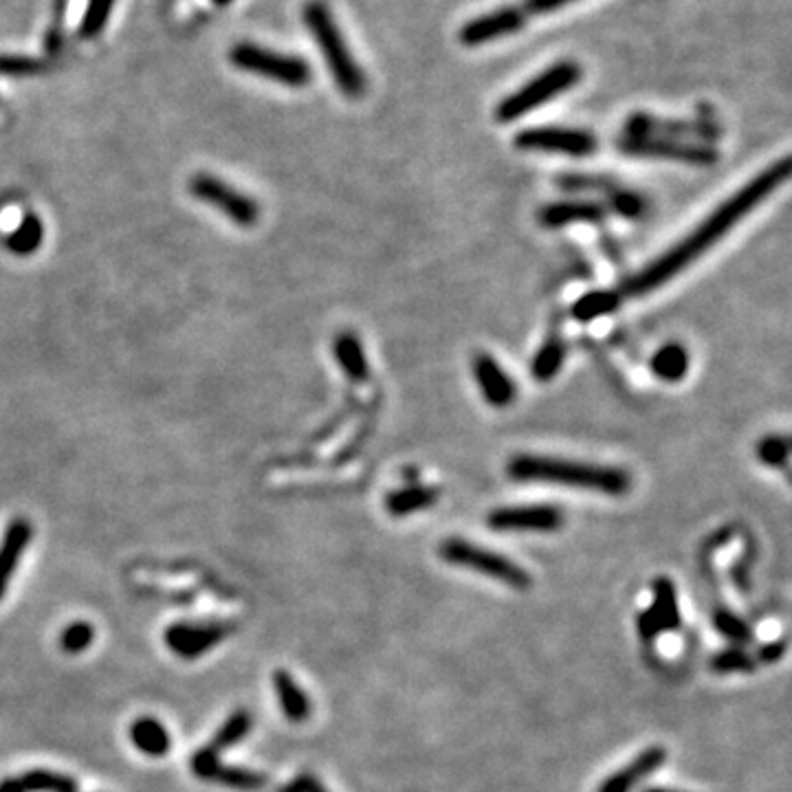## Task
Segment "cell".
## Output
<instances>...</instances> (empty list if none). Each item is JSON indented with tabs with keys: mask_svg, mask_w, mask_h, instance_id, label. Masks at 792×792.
<instances>
[{
	"mask_svg": "<svg viewBox=\"0 0 792 792\" xmlns=\"http://www.w3.org/2000/svg\"><path fill=\"white\" fill-rule=\"evenodd\" d=\"M788 176H790L788 157L768 165V168L764 172H759L753 181H748L740 192H735L729 201L715 209V212L704 220V223L693 229L685 240H680L676 247H671L656 262H652L641 273L634 275L632 280H627L623 286V293L630 297H638L649 291H656L671 278H676V275L680 271H685L693 260H698L704 251H709L715 242L729 234V231L740 223L742 218L751 214L759 203H764L781 183H786Z\"/></svg>",
	"mask_w": 792,
	"mask_h": 792,
	"instance_id": "1",
	"label": "cell"
},
{
	"mask_svg": "<svg viewBox=\"0 0 792 792\" xmlns=\"http://www.w3.org/2000/svg\"><path fill=\"white\" fill-rule=\"evenodd\" d=\"M506 471L515 482L559 484V487L597 491L603 495H614V498L625 495L632 487L630 473L621 467L546 456H517L509 462Z\"/></svg>",
	"mask_w": 792,
	"mask_h": 792,
	"instance_id": "2",
	"label": "cell"
},
{
	"mask_svg": "<svg viewBox=\"0 0 792 792\" xmlns=\"http://www.w3.org/2000/svg\"><path fill=\"white\" fill-rule=\"evenodd\" d=\"M304 25L311 31L315 44L324 55V62L337 88L350 99L366 93V75H363L355 55L348 49L335 16L322 0H311L304 5Z\"/></svg>",
	"mask_w": 792,
	"mask_h": 792,
	"instance_id": "3",
	"label": "cell"
},
{
	"mask_svg": "<svg viewBox=\"0 0 792 792\" xmlns=\"http://www.w3.org/2000/svg\"><path fill=\"white\" fill-rule=\"evenodd\" d=\"M583 77L581 66L572 60H561L550 64L539 75H535L531 82L517 88L515 93L506 95L502 102L495 108V119L500 124H511V121L520 119L528 113H533L542 104L550 102L559 95L570 91Z\"/></svg>",
	"mask_w": 792,
	"mask_h": 792,
	"instance_id": "4",
	"label": "cell"
},
{
	"mask_svg": "<svg viewBox=\"0 0 792 792\" xmlns=\"http://www.w3.org/2000/svg\"><path fill=\"white\" fill-rule=\"evenodd\" d=\"M438 553L451 566L480 572V575L500 581L513 590H528L533 586L531 575L522 566H517L513 559L493 553V550L480 548L478 544L467 542V539L451 537L440 544Z\"/></svg>",
	"mask_w": 792,
	"mask_h": 792,
	"instance_id": "5",
	"label": "cell"
},
{
	"mask_svg": "<svg viewBox=\"0 0 792 792\" xmlns=\"http://www.w3.org/2000/svg\"><path fill=\"white\" fill-rule=\"evenodd\" d=\"M229 60L236 69L264 77V80L278 82L291 88H302L311 82V64L297 55L280 53L253 42H240L229 51Z\"/></svg>",
	"mask_w": 792,
	"mask_h": 792,
	"instance_id": "6",
	"label": "cell"
},
{
	"mask_svg": "<svg viewBox=\"0 0 792 792\" xmlns=\"http://www.w3.org/2000/svg\"><path fill=\"white\" fill-rule=\"evenodd\" d=\"M619 150L630 154V157L641 159H660V161H678L696 168H709L720 159L718 150L711 143L700 141H676L663 137H627L619 139Z\"/></svg>",
	"mask_w": 792,
	"mask_h": 792,
	"instance_id": "7",
	"label": "cell"
},
{
	"mask_svg": "<svg viewBox=\"0 0 792 792\" xmlns=\"http://www.w3.org/2000/svg\"><path fill=\"white\" fill-rule=\"evenodd\" d=\"M190 192L198 201L220 209V214H225L231 223L240 227H251L258 223V203L251 196L236 190V187L216 179L214 174H196L190 181Z\"/></svg>",
	"mask_w": 792,
	"mask_h": 792,
	"instance_id": "8",
	"label": "cell"
},
{
	"mask_svg": "<svg viewBox=\"0 0 792 792\" xmlns=\"http://www.w3.org/2000/svg\"><path fill=\"white\" fill-rule=\"evenodd\" d=\"M515 148L526 152H550L568 154V157H588L597 150V137L588 130L561 128V126H539L517 132Z\"/></svg>",
	"mask_w": 792,
	"mask_h": 792,
	"instance_id": "9",
	"label": "cell"
},
{
	"mask_svg": "<svg viewBox=\"0 0 792 792\" xmlns=\"http://www.w3.org/2000/svg\"><path fill=\"white\" fill-rule=\"evenodd\" d=\"M627 137H663L676 141H700L711 143L720 137V128L713 121H682V119H663L647 113H636L625 121Z\"/></svg>",
	"mask_w": 792,
	"mask_h": 792,
	"instance_id": "10",
	"label": "cell"
},
{
	"mask_svg": "<svg viewBox=\"0 0 792 792\" xmlns=\"http://www.w3.org/2000/svg\"><path fill=\"white\" fill-rule=\"evenodd\" d=\"M487 524L498 533H555L564 524V513L553 504L502 506L489 513Z\"/></svg>",
	"mask_w": 792,
	"mask_h": 792,
	"instance_id": "11",
	"label": "cell"
},
{
	"mask_svg": "<svg viewBox=\"0 0 792 792\" xmlns=\"http://www.w3.org/2000/svg\"><path fill=\"white\" fill-rule=\"evenodd\" d=\"M234 632V625L225 621H203V623H174L165 630V645L181 658H198L207 649L216 647L220 641Z\"/></svg>",
	"mask_w": 792,
	"mask_h": 792,
	"instance_id": "12",
	"label": "cell"
},
{
	"mask_svg": "<svg viewBox=\"0 0 792 792\" xmlns=\"http://www.w3.org/2000/svg\"><path fill=\"white\" fill-rule=\"evenodd\" d=\"M526 22V11L522 7H500L487 11L478 18L469 20L465 27L460 29V42L467 44V47H480V44H487L493 40H500L511 36V33L520 31Z\"/></svg>",
	"mask_w": 792,
	"mask_h": 792,
	"instance_id": "13",
	"label": "cell"
},
{
	"mask_svg": "<svg viewBox=\"0 0 792 792\" xmlns=\"http://www.w3.org/2000/svg\"><path fill=\"white\" fill-rule=\"evenodd\" d=\"M473 377H476L480 392L491 407H509L517 396L515 381L504 372V368L491 355H480L473 359Z\"/></svg>",
	"mask_w": 792,
	"mask_h": 792,
	"instance_id": "14",
	"label": "cell"
},
{
	"mask_svg": "<svg viewBox=\"0 0 792 792\" xmlns=\"http://www.w3.org/2000/svg\"><path fill=\"white\" fill-rule=\"evenodd\" d=\"M192 773L196 777H201L205 781H216V784H223L236 790H258L267 784V777L260 773H253V770L236 768V766H225L220 764V759L207 757L201 751H196L192 755L190 762Z\"/></svg>",
	"mask_w": 792,
	"mask_h": 792,
	"instance_id": "15",
	"label": "cell"
},
{
	"mask_svg": "<svg viewBox=\"0 0 792 792\" xmlns=\"http://www.w3.org/2000/svg\"><path fill=\"white\" fill-rule=\"evenodd\" d=\"M667 751L663 746H649L643 753H638L630 764H625L621 770H616L608 779L603 781L597 792H632L634 786L641 784L645 777L665 764Z\"/></svg>",
	"mask_w": 792,
	"mask_h": 792,
	"instance_id": "16",
	"label": "cell"
},
{
	"mask_svg": "<svg viewBox=\"0 0 792 792\" xmlns=\"http://www.w3.org/2000/svg\"><path fill=\"white\" fill-rule=\"evenodd\" d=\"M33 528L31 522L25 517H18V520L11 522L5 531L3 542H0V599L5 597L9 579L14 575V570L18 568V561L25 553V548L31 542Z\"/></svg>",
	"mask_w": 792,
	"mask_h": 792,
	"instance_id": "17",
	"label": "cell"
},
{
	"mask_svg": "<svg viewBox=\"0 0 792 792\" xmlns=\"http://www.w3.org/2000/svg\"><path fill=\"white\" fill-rule=\"evenodd\" d=\"M605 216V209L592 201H559L542 207L539 223L557 229L572 223H594Z\"/></svg>",
	"mask_w": 792,
	"mask_h": 792,
	"instance_id": "18",
	"label": "cell"
},
{
	"mask_svg": "<svg viewBox=\"0 0 792 792\" xmlns=\"http://www.w3.org/2000/svg\"><path fill=\"white\" fill-rule=\"evenodd\" d=\"M0 792H77L75 779L51 770H29L20 777L0 781Z\"/></svg>",
	"mask_w": 792,
	"mask_h": 792,
	"instance_id": "19",
	"label": "cell"
},
{
	"mask_svg": "<svg viewBox=\"0 0 792 792\" xmlns=\"http://www.w3.org/2000/svg\"><path fill=\"white\" fill-rule=\"evenodd\" d=\"M335 359L339 363V368L344 370L346 377L355 383H363L370 377V366L366 350L355 333H341L335 344H333Z\"/></svg>",
	"mask_w": 792,
	"mask_h": 792,
	"instance_id": "20",
	"label": "cell"
},
{
	"mask_svg": "<svg viewBox=\"0 0 792 792\" xmlns=\"http://www.w3.org/2000/svg\"><path fill=\"white\" fill-rule=\"evenodd\" d=\"M273 687L278 693L280 709L291 722H304L311 715V700H308L302 687L297 685L289 671L278 669L273 674Z\"/></svg>",
	"mask_w": 792,
	"mask_h": 792,
	"instance_id": "21",
	"label": "cell"
},
{
	"mask_svg": "<svg viewBox=\"0 0 792 792\" xmlns=\"http://www.w3.org/2000/svg\"><path fill=\"white\" fill-rule=\"evenodd\" d=\"M440 498V491L436 487H425V484H412V487H403L392 491L385 498V509L394 517H405L418 511H425L429 506H434Z\"/></svg>",
	"mask_w": 792,
	"mask_h": 792,
	"instance_id": "22",
	"label": "cell"
},
{
	"mask_svg": "<svg viewBox=\"0 0 792 792\" xmlns=\"http://www.w3.org/2000/svg\"><path fill=\"white\" fill-rule=\"evenodd\" d=\"M652 592H654V603L649 605V610L654 612L656 621L660 625V632L680 630L682 619H680V605H678L674 581L667 577H658L652 583Z\"/></svg>",
	"mask_w": 792,
	"mask_h": 792,
	"instance_id": "23",
	"label": "cell"
},
{
	"mask_svg": "<svg viewBox=\"0 0 792 792\" xmlns=\"http://www.w3.org/2000/svg\"><path fill=\"white\" fill-rule=\"evenodd\" d=\"M130 740L141 753L150 757H161L170 751V735L165 731V726L150 715L137 718L130 726Z\"/></svg>",
	"mask_w": 792,
	"mask_h": 792,
	"instance_id": "24",
	"label": "cell"
},
{
	"mask_svg": "<svg viewBox=\"0 0 792 792\" xmlns=\"http://www.w3.org/2000/svg\"><path fill=\"white\" fill-rule=\"evenodd\" d=\"M649 368H652V374L660 381H682L689 372V352L680 344H665L654 352Z\"/></svg>",
	"mask_w": 792,
	"mask_h": 792,
	"instance_id": "25",
	"label": "cell"
},
{
	"mask_svg": "<svg viewBox=\"0 0 792 792\" xmlns=\"http://www.w3.org/2000/svg\"><path fill=\"white\" fill-rule=\"evenodd\" d=\"M249 731H251V715L247 711L238 709L223 722V726H220L216 735L212 737V742L201 748V753L218 759L220 753L227 751L231 746H236Z\"/></svg>",
	"mask_w": 792,
	"mask_h": 792,
	"instance_id": "26",
	"label": "cell"
},
{
	"mask_svg": "<svg viewBox=\"0 0 792 792\" xmlns=\"http://www.w3.org/2000/svg\"><path fill=\"white\" fill-rule=\"evenodd\" d=\"M621 304V295L616 291H590L581 295L572 306V317L577 322H594V319L610 315Z\"/></svg>",
	"mask_w": 792,
	"mask_h": 792,
	"instance_id": "27",
	"label": "cell"
},
{
	"mask_svg": "<svg viewBox=\"0 0 792 792\" xmlns=\"http://www.w3.org/2000/svg\"><path fill=\"white\" fill-rule=\"evenodd\" d=\"M564 361H566V344L559 337H550L546 344L537 350V355L533 357V363H531L533 377L537 381L555 379L561 366H564Z\"/></svg>",
	"mask_w": 792,
	"mask_h": 792,
	"instance_id": "28",
	"label": "cell"
},
{
	"mask_svg": "<svg viewBox=\"0 0 792 792\" xmlns=\"http://www.w3.org/2000/svg\"><path fill=\"white\" fill-rule=\"evenodd\" d=\"M42 236H44V229H42L40 218L29 214V216H25V220H22L14 234L7 238V247L11 253H16V256H31L33 251H38Z\"/></svg>",
	"mask_w": 792,
	"mask_h": 792,
	"instance_id": "29",
	"label": "cell"
},
{
	"mask_svg": "<svg viewBox=\"0 0 792 792\" xmlns=\"http://www.w3.org/2000/svg\"><path fill=\"white\" fill-rule=\"evenodd\" d=\"M115 3L117 0H88L80 22L82 40H95L99 33L108 27V20L113 16Z\"/></svg>",
	"mask_w": 792,
	"mask_h": 792,
	"instance_id": "30",
	"label": "cell"
},
{
	"mask_svg": "<svg viewBox=\"0 0 792 792\" xmlns=\"http://www.w3.org/2000/svg\"><path fill=\"white\" fill-rule=\"evenodd\" d=\"M755 665L757 660L742 647L724 649L711 658V669L715 674H753Z\"/></svg>",
	"mask_w": 792,
	"mask_h": 792,
	"instance_id": "31",
	"label": "cell"
},
{
	"mask_svg": "<svg viewBox=\"0 0 792 792\" xmlns=\"http://www.w3.org/2000/svg\"><path fill=\"white\" fill-rule=\"evenodd\" d=\"M713 625L715 630H718L722 636L729 638V641L737 643V645H748L753 641V632L748 623H744L740 616L733 614L731 610L726 608H718L713 612Z\"/></svg>",
	"mask_w": 792,
	"mask_h": 792,
	"instance_id": "32",
	"label": "cell"
},
{
	"mask_svg": "<svg viewBox=\"0 0 792 792\" xmlns=\"http://www.w3.org/2000/svg\"><path fill=\"white\" fill-rule=\"evenodd\" d=\"M95 627L86 621H75L66 625L60 634V647L66 654H82L93 643Z\"/></svg>",
	"mask_w": 792,
	"mask_h": 792,
	"instance_id": "33",
	"label": "cell"
},
{
	"mask_svg": "<svg viewBox=\"0 0 792 792\" xmlns=\"http://www.w3.org/2000/svg\"><path fill=\"white\" fill-rule=\"evenodd\" d=\"M788 454H790V445L786 436L770 434L759 440L757 445V456L768 467H786Z\"/></svg>",
	"mask_w": 792,
	"mask_h": 792,
	"instance_id": "34",
	"label": "cell"
},
{
	"mask_svg": "<svg viewBox=\"0 0 792 792\" xmlns=\"http://www.w3.org/2000/svg\"><path fill=\"white\" fill-rule=\"evenodd\" d=\"M610 207L625 218H641L647 212V201L636 192H614L610 196Z\"/></svg>",
	"mask_w": 792,
	"mask_h": 792,
	"instance_id": "35",
	"label": "cell"
},
{
	"mask_svg": "<svg viewBox=\"0 0 792 792\" xmlns=\"http://www.w3.org/2000/svg\"><path fill=\"white\" fill-rule=\"evenodd\" d=\"M42 64L29 55H0V75L7 77H27L40 73Z\"/></svg>",
	"mask_w": 792,
	"mask_h": 792,
	"instance_id": "36",
	"label": "cell"
},
{
	"mask_svg": "<svg viewBox=\"0 0 792 792\" xmlns=\"http://www.w3.org/2000/svg\"><path fill=\"white\" fill-rule=\"evenodd\" d=\"M636 627H638V634H641V638H643L645 643L656 641L658 634H660V625H658V621H656L654 612L649 610V608H645L641 614H638Z\"/></svg>",
	"mask_w": 792,
	"mask_h": 792,
	"instance_id": "37",
	"label": "cell"
},
{
	"mask_svg": "<svg viewBox=\"0 0 792 792\" xmlns=\"http://www.w3.org/2000/svg\"><path fill=\"white\" fill-rule=\"evenodd\" d=\"M280 792H328V790L322 781L315 779L313 775L304 773V775H297L295 779H291L289 784L280 788Z\"/></svg>",
	"mask_w": 792,
	"mask_h": 792,
	"instance_id": "38",
	"label": "cell"
},
{
	"mask_svg": "<svg viewBox=\"0 0 792 792\" xmlns=\"http://www.w3.org/2000/svg\"><path fill=\"white\" fill-rule=\"evenodd\" d=\"M575 0H524V11L526 14H548V11H555L566 7Z\"/></svg>",
	"mask_w": 792,
	"mask_h": 792,
	"instance_id": "39",
	"label": "cell"
},
{
	"mask_svg": "<svg viewBox=\"0 0 792 792\" xmlns=\"http://www.w3.org/2000/svg\"><path fill=\"white\" fill-rule=\"evenodd\" d=\"M786 652V641H775V643H768L762 649H759V660L762 663H777V660L784 656Z\"/></svg>",
	"mask_w": 792,
	"mask_h": 792,
	"instance_id": "40",
	"label": "cell"
},
{
	"mask_svg": "<svg viewBox=\"0 0 792 792\" xmlns=\"http://www.w3.org/2000/svg\"><path fill=\"white\" fill-rule=\"evenodd\" d=\"M645 792H678V790H667V788H649Z\"/></svg>",
	"mask_w": 792,
	"mask_h": 792,
	"instance_id": "41",
	"label": "cell"
},
{
	"mask_svg": "<svg viewBox=\"0 0 792 792\" xmlns=\"http://www.w3.org/2000/svg\"><path fill=\"white\" fill-rule=\"evenodd\" d=\"M212 3H214V5H220V7H225V5L231 3V0H212Z\"/></svg>",
	"mask_w": 792,
	"mask_h": 792,
	"instance_id": "42",
	"label": "cell"
}]
</instances>
